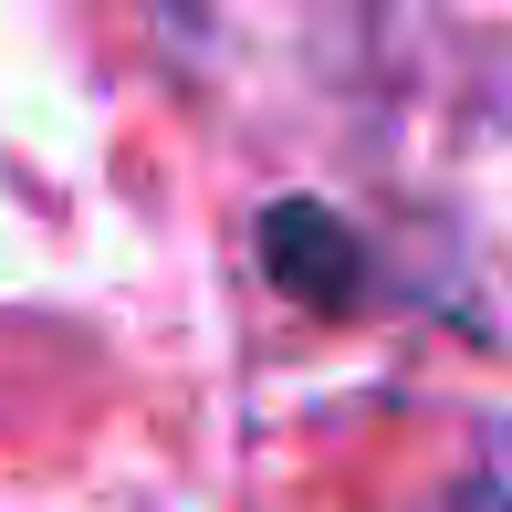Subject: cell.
<instances>
[{"label":"cell","mask_w":512,"mask_h":512,"mask_svg":"<svg viewBox=\"0 0 512 512\" xmlns=\"http://www.w3.org/2000/svg\"><path fill=\"white\" fill-rule=\"evenodd\" d=\"M262 272L293 293V304H314V314H345V304L366 293L356 230H345L335 209H314V199H283V209H262Z\"/></svg>","instance_id":"1"}]
</instances>
